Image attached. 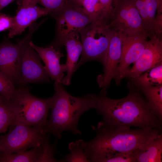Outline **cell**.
Segmentation results:
<instances>
[{"instance_id":"1","label":"cell","mask_w":162,"mask_h":162,"mask_svg":"<svg viewBox=\"0 0 162 162\" xmlns=\"http://www.w3.org/2000/svg\"><path fill=\"white\" fill-rule=\"evenodd\" d=\"M125 97L113 99L106 94H90L92 109L103 117L98 124L115 128L119 127L162 129V122L154 115L146 99L133 84Z\"/></svg>"},{"instance_id":"2","label":"cell","mask_w":162,"mask_h":162,"mask_svg":"<svg viewBox=\"0 0 162 162\" xmlns=\"http://www.w3.org/2000/svg\"><path fill=\"white\" fill-rule=\"evenodd\" d=\"M92 128L96 132V137L83 142L90 162H106L116 155L133 153L162 134V129L149 128L131 129L122 126L110 128L98 124Z\"/></svg>"},{"instance_id":"3","label":"cell","mask_w":162,"mask_h":162,"mask_svg":"<svg viewBox=\"0 0 162 162\" xmlns=\"http://www.w3.org/2000/svg\"><path fill=\"white\" fill-rule=\"evenodd\" d=\"M54 86L55 92L51 97L50 114L48 120L49 131L58 139L62 138L65 131L81 135L78 124L81 115L92 109L90 94L75 97L66 91L62 83L55 82Z\"/></svg>"},{"instance_id":"4","label":"cell","mask_w":162,"mask_h":162,"mask_svg":"<svg viewBox=\"0 0 162 162\" xmlns=\"http://www.w3.org/2000/svg\"><path fill=\"white\" fill-rule=\"evenodd\" d=\"M26 85L18 87L16 94L9 100L15 122L48 130L47 117L51 97H36L31 93Z\"/></svg>"},{"instance_id":"5","label":"cell","mask_w":162,"mask_h":162,"mask_svg":"<svg viewBox=\"0 0 162 162\" xmlns=\"http://www.w3.org/2000/svg\"><path fill=\"white\" fill-rule=\"evenodd\" d=\"M112 32L108 22L103 19L92 21L79 32L82 50L81 58L74 72L90 61L96 60L103 64Z\"/></svg>"},{"instance_id":"6","label":"cell","mask_w":162,"mask_h":162,"mask_svg":"<svg viewBox=\"0 0 162 162\" xmlns=\"http://www.w3.org/2000/svg\"><path fill=\"white\" fill-rule=\"evenodd\" d=\"M9 132L0 136V153L10 154L39 146L51 134L46 128L31 126L14 122Z\"/></svg>"},{"instance_id":"7","label":"cell","mask_w":162,"mask_h":162,"mask_svg":"<svg viewBox=\"0 0 162 162\" xmlns=\"http://www.w3.org/2000/svg\"><path fill=\"white\" fill-rule=\"evenodd\" d=\"M50 15L56 21V36L50 45L59 51L68 35L73 32H79L92 22L82 7L72 2Z\"/></svg>"},{"instance_id":"8","label":"cell","mask_w":162,"mask_h":162,"mask_svg":"<svg viewBox=\"0 0 162 162\" xmlns=\"http://www.w3.org/2000/svg\"><path fill=\"white\" fill-rule=\"evenodd\" d=\"M42 22L34 23L29 27L28 33L16 44L5 38L0 44V71L6 75L15 86H18L20 52L22 46L34 33Z\"/></svg>"},{"instance_id":"9","label":"cell","mask_w":162,"mask_h":162,"mask_svg":"<svg viewBox=\"0 0 162 162\" xmlns=\"http://www.w3.org/2000/svg\"><path fill=\"white\" fill-rule=\"evenodd\" d=\"M108 24L114 30L129 34L142 32L147 36L142 20L133 0H122L115 4Z\"/></svg>"},{"instance_id":"10","label":"cell","mask_w":162,"mask_h":162,"mask_svg":"<svg viewBox=\"0 0 162 162\" xmlns=\"http://www.w3.org/2000/svg\"><path fill=\"white\" fill-rule=\"evenodd\" d=\"M32 38L28 40L21 48L18 87L31 83L50 82V78L41 63L40 58L30 44Z\"/></svg>"},{"instance_id":"11","label":"cell","mask_w":162,"mask_h":162,"mask_svg":"<svg viewBox=\"0 0 162 162\" xmlns=\"http://www.w3.org/2000/svg\"><path fill=\"white\" fill-rule=\"evenodd\" d=\"M122 42V53L115 76L116 84H120L124 73L139 58L146 46L148 37L142 32L127 34L121 32Z\"/></svg>"},{"instance_id":"12","label":"cell","mask_w":162,"mask_h":162,"mask_svg":"<svg viewBox=\"0 0 162 162\" xmlns=\"http://www.w3.org/2000/svg\"><path fill=\"white\" fill-rule=\"evenodd\" d=\"M112 34L106 56L102 64L103 73L98 75L97 81L102 88L101 93H106V89L114 78L120 62L122 53V45L121 33L112 29Z\"/></svg>"},{"instance_id":"13","label":"cell","mask_w":162,"mask_h":162,"mask_svg":"<svg viewBox=\"0 0 162 162\" xmlns=\"http://www.w3.org/2000/svg\"><path fill=\"white\" fill-rule=\"evenodd\" d=\"M141 56L124 73L123 78L135 79L147 70L162 63V35L149 38Z\"/></svg>"},{"instance_id":"14","label":"cell","mask_w":162,"mask_h":162,"mask_svg":"<svg viewBox=\"0 0 162 162\" xmlns=\"http://www.w3.org/2000/svg\"><path fill=\"white\" fill-rule=\"evenodd\" d=\"M36 0H17L18 8L14 16L12 28L9 30L8 38L21 34L39 18L50 14L44 8L38 6Z\"/></svg>"},{"instance_id":"15","label":"cell","mask_w":162,"mask_h":162,"mask_svg":"<svg viewBox=\"0 0 162 162\" xmlns=\"http://www.w3.org/2000/svg\"><path fill=\"white\" fill-rule=\"evenodd\" d=\"M149 38L162 35V0H133Z\"/></svg>"},{"instance_id":"16","label":"cell","mask_w":162,"mask_h":162,"mask_svg":"<svg viewBox=\"0 0 162 162\" xmlns=\"http://www.w3.org/2000/svg\"><path fill=\"white\" fill-rule=\"evenodd\" d=\"M30 44L44 62L45 70L50 79L55 82L62 83L64 72L66 71L65 64L60 63V59L64 56L63 53L51 45L41 47L35 45L32 40Z\"/></svg>"},{"instance_id":"17","label":"cell","mask_w":162,"mask_h":162,"mask_svg":"<svg viewBox=\"0 0 162 162\" xmlns=\"http://www.w3.org/2000/svg\"><path fill=\"white\" fill-rule=\"evenodd\" d=\"M66 47L67 58L65 64L67 75L62 79V83L68 86L71 80L79 57L82 53V45L78 32L70 33L66 38L64 44Z\"/></svg>"},{"instance_id":"18","label":"cell","mask_w":162,"mask_h":162,"mask_svg":"<svg viewBox=\"0 0 162 162\" xmlns=\"http://www.w3.org/2000/svg\"><path fill=\"white\" fill-rule=\"evenodd\" d=\"M137 162H162V134L134 152Z\"/></svg>"},{"instance_id":"19","label":"cell","mask_w":162,"mask_h":162,"mask_svg":"<svg viewBox=\"0 0 162 162\" xmlns=\"http://www.w3.org/2000/svg\"><path fill=\"white\" fill-rule=\"evenodd\" d=\"M44 141L41 145L28 151L10 154L0 153V162H42Z\"/></svg>"},{"instance_id":"20","label":"cell","mask_w":162,"mask_h":162,"mask_svg":"<svg viewBox=\"0 0 162 162\" xmlns=\"http://www.w3.org/2000/svg\"><path fill=\"white\" fill-rule=\"evenodd\" d=\"M144 95L150 108L162 121V85L138 88Z\"/></svg>"},{"instance_id":"21","label":"cell","mask_w":162,"mask_h":162,"mask_svg":"<svg viewBox=\"0 0 162 162\" xmlns=\"http://www.w3.org/2000/svg\"><path fill=\"white\" fill-rule=\"evenodd\" d=\"M131 80L138 88L162 85V63Z\"/></svg>"},{"instance_id":"22","label":"cell","mask_w":162,"mask_h":162,"mask_svg":"<svg viewBox=\"0 0 162 162\" xmlns=\"http://www.w3.org/2000/svg\"><path fill=\"white\" fill-rule=\"evenodd\" d=\"M83 140H78L68 145L70 153L60 160L62 162H90L83 145Z\"/></svg>"},{"instance_id":"23","label":"cell","mask_w":162,"mask_h":162,"mask_svg":"<svg viewBox=\"0 0 162 162\" xmlns=\"http://www.w3.org/2000/svg\"><path fill=\"white\" fill-rule=\"evenodd\" d=\"M15 122L9 100L0 95V134L4 133Z\"/></svg>"},{"instance_id":"24","label":"cell","mask_w":162,"mask_h":162,"mask_svg":"<svg viewBox=\"0 0 162 162\" xmlns=\"http://www.w3.org/2000/svg\"><path fill=\"white\" fill-rule=\"evenodd\" d=\"M82 7L92 22L101 19L106 21L103 7L99 0H84Z\"/></svg>"},{"instance_id":"25","label":"cell","mask_w":162,"mask_h":162,"mask_svg":"<svg viewBox=\"0 0 162 162\" xmlns=\"http://www.w3.org/2000/svg\"><path fill=\"white\" fill-rule=\"evenodd\" d=\"M17 89L10 79L0 71V95L9 100L16 94Z\"/></svg>"},{"instance_id":"26","label":"cell","mask_w":162,"mask_h":162,"mask_svg":"<svg viewBox=\"0 0 162 162\" xmlns=\"http://www.w3.org/2000/svg\"><path fill=\"white\" fill-rule=\"evenodd\" d=\"M50 12V14L61 10L71 0H36Z\"/></svg>"},{"instance_id":"27","label":"cell","mask_w":162,"mask_h":162,"mask_svg":"<svg viewBox=\"0 0 162 162\" xmlns=\"http://www.w3.org/2000/svg\"><path fill=\"white\" fill-rule=\"evenodd\" d=\"M14 17L9 15L0 13V32L10 30L13 27Z\"/></svg>"},{"instance_id":"28","label":"cell","mask_w":162,"mask_h":162,"mask_svg":"<svg viewBox=\"0 0 162 162\" xmlns=\"http://www.w3.org/2000/svg\"><path fill=\"white\" fill-rule=\"evenodd\" d=\"M104 10V17L109 22L113 9V0H99Z\"/></svg>"},{"instance_id":"29","label":"cell","mask_w":162,"mask_h":162,"mask_svg":"<svg viewBox=\"0 0 162 162\" xmlns=\"http://www.w3.org/2000/svg\"><path fill=\"white\" fill-rule=\"evenodd\" d=\"M15 0H0V11L5 7Z\"/></svg>"},{"instance_id":"30","label":"cell","mask_w":162,"mask_h":162,"mask_svg":"<svg viewBox=\"0 0 162 162\" xmlns=\"http://www.w3.org/2000/svg\"><path fill=\"white\" fill-rule=\"evenodd\" d=\"M84 0H71L72 2L76 5L82 7V2Z\"/></svg>"},{"instance_id":"31","label":"cell","mask_w":162,"mask_h":162,"mask_svg":"<svg viewBox=\"0 0 162 162\" xmlns=\"http://www.w3.org/2000/svg\"><path fill=\"white\" fill-rule=\"evenodd\" d=\"M122 0H115L113 3V6Z\"/></svg>"},{"instance_id":"32","label":"cell","mask_w":162,"mask_h":162,"mask_svg":"<svg viewBox=\"0 0 162 162\" xmlns=\"http://www.w3.org/2000/svg\"><path fill=\"white\" fill-rule=\"evenodd\" d=\"M115 0H113V2H114V1H115Z\"/></svg>"}]
</instances>
